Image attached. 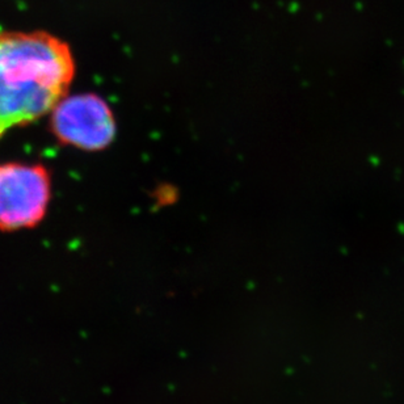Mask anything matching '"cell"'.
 Wrapping results in <instances>:
<instances>
[{"label":"cell","mask_w":404,"mask_h":404,"mask_svg":"<svg viewBox=\"0 0 404 404\" xmlns=\"http://www.w3.org/2000/svg\"><path fill=\"white\" fill-rule=\"evenodd\" d=\"M75 75L70 46L46 32L0 33V138L50 113Z\"/></svg>","instance_id":"obj_1"},{"label":"cell","mask_w":404,"mask_h":404,"mask_svg":"<svg viewBox=\"0 0 404 404\" xmlns=\"http://www.w3.org/2000/svg\"><path fill=\"white\" fill-rule=\"evenodd\" d=\"M50 196V175L44 165L0 164V230L37 226L46 214Z\"/></svg>","instance_id":"obj_2"},{"label":"cell","mask_w":404,"mask_h":404,"mask_svg":"<svg viewBox=\"0 0 404 404\" xmlns=\"http://www.w3.org/2000/svg\"><path fill=\"white\" fill-rule=\"evenodd\" d=\"M50 127L58 141L85 151H100L113 142L117 125L111 107L93 93L64 96L53 108Z\"/></svg>","instance_id":"obj_3"}]
</instances>
